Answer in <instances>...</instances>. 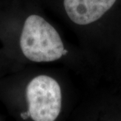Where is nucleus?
Segmentation results:
<instances>
[{"label": "nucleus", "instance_id": "4", "mask_svg": "<svg viewBox=\"0 0 121 121\" xmlns=\"http://www.w3.org/2000/svg\"><path fill=\"white\" fill-rule=\"evenodd\" d=\"M21 117H22V118H24V119H26V118H28V117H30V112L28 111V112H26L22 113V114H21Z\"/></svg>", "mask_w": 121, "mask_h": 121}, {"label": "nucleus", "instance_id": "5", "mask_svg": "<svg viewBox=\"0 0 121 121\" xmlns=\"http://www.w3.org/2000/svg\"><path fill=\"white\" fill-rule=\"evenodd\" d=\"M67 53V50H65V49H64V51H63V55H66Z\"/></svg>", "mask_w": 121, "mask_h": 121}, {"label": "nucleus", "instance_id": "2", "mask_svg": "<svg viewBox=\"0 0 121 121\" xmlns=\"http://www.w3.org/2000/svg\"><path fill=\"white\" fill-rule=\"evenodd\" d=\"M28 112L35 121H53L61 109V91L59 83L47 75L32 79L26 88Z\"/></svg>", "mask_w": 121, "mask_h": 121}, {"label": "nucleus", "instance_id": "1", "mask_svg": "<svg viewBox=\"0 0 121 121\" xmlns=\"http://www.w3.org/2000/svg\"><path fill=\"white\" fill-rule=\"evenodd\" d=\"M24 55L35 62H50L63 55L64 46L55 28L37 15L28 16L20 40Z\"/></svg>", "mask_w": 121, "mask_h": 121}, {"label": "nucleus", "instance_id": "3", "mask_svg": "<svg viewBox=\"0 0 121 121\" xmlns=\"http://www.w3.org/2000/svg\"><path fill=\"white\" fill-rule=\"evenodd\" d=\"M117 0H64L69 17L79 25L95 22L112 7Z\"/></svg>", "mask_w": 121, "mask_h": 121}]
</instances>
